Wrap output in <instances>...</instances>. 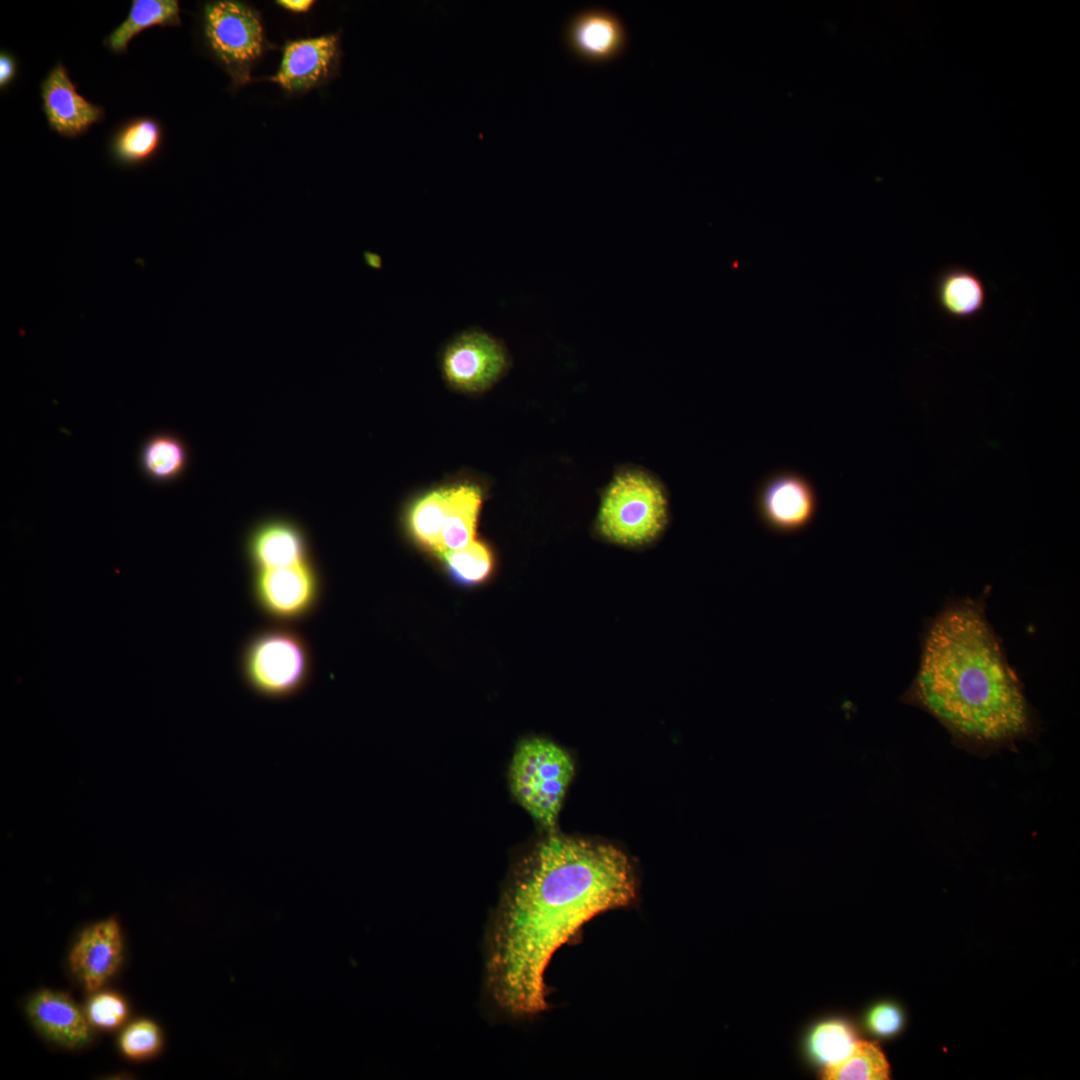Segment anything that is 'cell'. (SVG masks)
<instances>
[{
  "label": "cell",
  "mask_w": 1080,
  "mask_h": 1080,
  "mask_svg": "<svg viewBox=\"0 0 1080 1080\" xmlns=\"http://www.w3.org/2000/svg\"><path fill=\"white\" fill-rule=\"evenodd\" d=\"M637 897L636 866L617 846L559 834L538 842L516 865L489 927L486 986L496 1006L514 1018L545 1012L556 951Z\"/></svg>",
  "instance_id": "1"
},
{
  "label": "cell",
  "mask_w": 1080,
  "mask_h": 1080,
  "mask_svg": "<svg viewBox=\"0 0 1080 1080\" xmlns=\"http://www.w3.org/2000/svg\"><path fill=\"white\" fill-rule=\"evenodd\" d=\"M17 73V62L15 57L8 51H1L0 53V88L6 89L15 79Z\"/></svg>",
  "instance_id": "28"
},
{
  "label": "cell",
  "mask_w": 1080,
  "mask_h": 1080,
  "mask_svg": "<svg viewBox=\"0 0 1080 1080\" xmlns=\"http://www.w3.org/2000/svg\"><path fill=\"white\" fill-rule=\"evenodd\" d=\"M312 658L303 636L284 625L263 628L247 641L241 672L247 686L268 699H285L309 682Z\"/></svg>",
  "instance_id": "4"
},
{
  "label": "cell",
  "mask_w": 1080,
  "mask_h": 1080,
  "mask_svg": "<svg viewBox=\"0 0 1080 1080\" xmlns=\"http://www.w3.org/2000/svg\"><path fill=\"white\" fill-rule=\"evenodd\" d=\"M340 41L336 34L287 42L278 71L270 81L290 93H302L327 83L340 63Z\"/></svg>",
  "instance_id": "10"
},
{
  "label": "cell",
  "mask_w": 1080,
  "mask_h": 1080,
  "mask_svg": "<svg viewBox=\"0 0 1080 1080\" xmlns=\"http://www.w3.org/2000/svg\"><path fill=\"white\" fill-rule=\"evenodd\" d=\"M889 1076L890 1066L884 1053L867 1041H857L846 1059L823 1071L827 1080H884Z\"/></svg>",
  "instance_id": "23"
},
{
  "label": "cell",
  "mask_w": 1080,
  "mask_h": 1080,
  "mask_svg": "<svg viewBox=\"0 0 1080 1080\" xmlns=\"http://www.w3.org/2000/svg\"><path fill=\"white\" fill-rule=\"evenodd\" d=\"M450 488H438L417 499L406 514L410 537L422 549L441 555V536L448 510Z\"/></svg>",
  "instance_id": "18"
},
{
  "label": "cell",
  "mask_w": 1080,
  "mask_h": 1080,
  "mask_svg": "<svg viewBox=\"0 0 1080 1080\" xmlns=\"http://www.w3.org/2000/svg\"><path fill=\"white\" fill-rule=\"evenodd\" d=\"M902 701L930 713L970 749L1010 746L1036 730L984 596L951 600L927 622L919 666Z\"/></svg>",
  "instance_id": "2"
},
{
  "label": "cell",
  "mask_w": 1080,
  "mask_h": 1080,
  "mask_svg": "<svg viewBox=\"0 0 1080 1080\" xmlns=\"http://www.w3.org/2000/svg\"><path fill=\"white\" fill-rule=\"evenodd\" d=\"M481 503L482 495L477 486L460 485L450 488L439 558L448 552L460 550L475 540Z\"/></svg>",
  "instance_id": "17"
},
{
  "label": "cell",
  "mask_w": 1080,
  "mask_h": 1080,
  "mask_svg": "<svg viewBox=\"0 0 1080 1080\" xmlns=\"http://www.w3.org/2000/svg\"><path fill=\"white\" fill-rule=\"evenodd\" d=\"M247 554L255 570L287 567L310 560L302 530L285 519L261 522L248 536Z\"/></svg>",
  "instance_id": "15"
},
{
  "label": "cell",
  "mask_w": 1080,
  "mask_h": 1080,
  "mask_svg": "<svg viewBox=\"0 0 1080 1080\" xmlns=\"http://www.w3.org/2000/svg\"><path fill=\"white\" fill-rule=\"evenodd\" d=\"M188 462L187 449L181 439L171 433H158L148 438L140 451V467L146 477L156 483H168L181 476Z\"/></svg>",
  "instance_id": "21"
},
{
  "label": "cell",
  "mask_w": 1080,
  "mask_h": 1080,
  "mask_svg": "<svg viewBox=\"0 0 1080 1080\" xmlns=\"http://www.w3.org/2000/svg\"><path fill=\"white\" fill-rule=\"evenodd\" d=\"M935 298L951 319L966 321L978 316L986 305L987 290L979 275L962 266L943 270L935 282Z\"/></svg>",
  "instance_id": "16"
},
{
  "label": "cell",
  "mask_w": 1080,
  "mask_h": 1080,
  "mask_svg": "<svg viewBox=\"0 0 1080 1080\" xmlns=\"http://www.w3.org/2000/svg\"><path fill=\"white\" fill-rule=\"evenodd\" d=\"M253 597L258 607L280 622L307 617L316 608L321 593L318 571L311 560L300 564L255 570Z\"/></svg>",
  "instance_id": "9"
},
{
  "label": "cell",
  "mask_w": 1080,
  "mask_h": 1080,
  "mask_svg": "<svg viewBox=\"0 0 1080 1080\" xmlns=\"http://www.w3.org/2000/svg\"><path fill=\"white\" fill-rule=\"evenodd\" d=\"M564 39L576 58L590 64H604L623 53L628 35L617 14L605 8L589 7L569 19Z\"/></svg>",
  "instance_id": "12"
},
{
  "label": "cell",
  "mask_w": 1080,
  "mask_h": 1080,
  "mask_svg": "<svg viewBox=\"0 0 1080 1080\" xmlns=\"http://www.w3.org/2000/svg\"><path fill=\"white\" fill-rule=\"evenodd\" d=\"M26 1012L34 1027L53 1043L76 1049L91 1040L86 1012L67 994L42 989L28 1000Z\"/></svg>",
  "instance_id": "14"
},
{
  "label": "cell",
  "mask_w": 1080,
  "mask_h": 1080,
  "mask_svg": "<svg viewBox=\"0 0 1080 1080\" xmlns=\"http://www.w3.org/2000/svg\"><path fill=\"white\" fill-rule=\"evenodd\" d=\"M313 0H278L276 4L283 9L294 13L308 12L314 5Z\"/></svg>",
  "instance_id": "29"
},
{
  "label": "cell",
  "mask_w": 1080,
  "mask_h": 1080,
  "mask_svg": "<svg viewBox=\"0 0 1080 1080\" xmlns=\"http://www.w3.org/2000/svg\"><path fill=\"white\" fill-rule=\"evenodd\" d=\"M202 28L209 51L233 83L246 84L265 48L257 11L238 1H212L204 6Z\"/></svg>",
  "instance_id": "6"
},
{
  "label": "cell",
  "mask_w": 1080,
  "mask_h": 1080,
  "mask_svg": "<svg viewBox=\"0 0 1080 1080\" xmlns=\"http://www.w3.org/2000/svg\"><path fill=\"white\" fill-rule=\"evenodd\" d=\"M753 507L760 524L778 536L796 535L816 519L819 497L801 472L782 468L767 473L756 485Z\"/></svg>",
  "instance_id": "7"
},
{
  "label": "cell",
  "mask_w": 1080,
  "mask_h": 1080,
  "mask_svg": "<svg viewBox=\"0 0 1080 1080\" xmlns=\"http://www.w3.org/2000/svg\"><path fill=\"white\" fill-rule=\"evenodd\" d=\"M903 1014L892 1003H880L872 1007L866 1016L867 1028L880 1037L896 1035L902 1028Z\"/></svg>",
  "instance_id": "27"
},
{
  "label": "cell",
  "mask_w": 1080,
  "mask_h": 1080,
  "mask_svg": "<svg viewBox=\"0 0 1080 1080\" xmlns=\"http://www.w3.org/2000/svg\"><path fill=\"white\" fill-rule=\"evenodd\" d=\"M123 942L118 921L105 919L86 927L69 953V967L83 987L94 992L118 970Z\"/></svg>",
  "instance_id": "11"
},
{
  "label": "cell",
  "mask_w": 1080,
  "mask_h": 1080,
  "mask_svg": "<svg viewBox=\"0 0 1080 1080\" xmlns=\"http://www.w3.org/2000/svg\"><path fill=\"white\" fill-rule=\"evenodd\" d=\"M574 772V761L562 747L545 738H527L514 752L510 788L541 826L553 830Z\"/></svg>",
  "instance_id": "5"
},
{
  "label": "cell",
  "mask_w": 1080,
  "mask_h": 1080,
  "mask_svg": "<svg viewBox=\"0 0 1080 1080\" xmlns=\"http://www.w3.org/2000/svg\"><path fill=\"white\" fill-rule=\"evenodd\" d=\"M119 1045L126 1057L134 1060L147 1059L161 1049L162 1033L155 1022L139 1019L122 1032Z\"/></svg>",
  "instance_id": "25"
},
{
  "label": "cell",
  "mask_w": 1080,
  "mask_h": 1080,
  "mask_svg": "<svg viewBox=\"0 0 1080 1080\" xmlns=\"http://www.w3.org/2000/svg\"><path fill=\"white\" fill-rule=\"evenodd\" d=\"M40 92L48 125L61 136L78 137L103 117L100 106L78 93L61 63H57L46 75Z\"/></svg>",
  "instance_id": "13"
},
{
  "label": "cell",
  "mask_w": 1080,
  "mask_h": 1080,
  "mask_svg": "<svg viewBox=\"0 0 1080 1080\" xmlns=\"http://www.w3.org/2000/svg\"><path fill=\"white\" fill-rule=\"evenodd\" d=\"M852 1028L842 1020L819 1023L810 1032L808 1050L813 1060L824 1068L846 1059L856 1045Z\"/></svg>",
  "instance_id": "24"
},
{
  "label": "cell",
  "mask_w": 1080,
  "mask_h": 1080,
  "mask_svg": "<svg viewBox=\"0 0 1080 1080\" xmlns=\"http://www.w3.org/2000/svg\"><path fill=\"white\" fill-rule=\"evenodd\" d=\"M86 1015L92 1026L114 1029L126 1020L128 1006L123 997L117 993L99 992L89 1000Z\"/></svg>",
  "instance_id": "26"
},
{
  "label": "cell",
  "mask_w": 1080,
  "mask_h": 1080,
  "mask_svg": "<svg viewBox=\"0 0 1080 1080\" xmlns=\"http://www.w3.org/2000/svg\"><path fill=\"white\" fill-rule=\"evenodd\" d=\"M180 24L177 0H133L127 18L107 36L105 44L112 52L123 53L129 42L143 30Z\"/></svg>",
  "instance_id": "19"
},
{
  "label": "cell",
  "mask_w": 1080,
  "mask_h": 1080,
  "mask_svg": "<svg viewBox=\"0 0 1080 1080\" xmlns=\"http://www.w3.org/2000/svg\"><path fill=\"white\" fill-rule=\"evenodd\" d=\"M162 141V126L155 118L136 117L117 129L111 139L110 153L120 165H138L153 158Z\"/></svg>",
  "instance_id": "20"
},
{
  "label": "cell",
  "mask_w": 1080,
  "mask_h": 1080,
  "mask_svg": "<svg viewBox=\"0 0 1080 1080\" xmlns=\"http://www.w3.org/2000/svg\"><path fill=\"white\" fill-rule=\"evenodd\" d=\"M510 367L508 351L501 340L479 328L454 336L441 356V369L448 385L464 393H480L493 386Z\"/></svg>",
  "instance_id": "8"
},
{
  "label": "cell",
  "mask_w": 1080,
  "mask_h": 1080,
  "mask_svg": "<svg viewBox=\"0 0 1080 1080\" xmlns=\"http://www.w3.org/2000/svg\"><path fill=\"white\" fill-rule=\"evenodd\" d=\"M668 520L662 487L645 472L618 473L603 494L597 529L608 541L642 546L654 541Z\"/></svg>",
  "instance_id": "3"
},
{
  "label": "cell",
  "mask_w": 1080,
  "mask_h": 1080,
  "mask_svg": "<svg viewBox=\"0 0 1080 1080\" xmlns=\"http://www.w3.org/2000/svg\"><path fill=\"white\" fill-rule=\"evenodd\" d=\"M448 576L456 584L477 586L485 583L493 574L495 557L491 548L474 540L466 547L444 554L441 558Z\"/></svg>",
  "instance_id": "22"
}]
</instances>
